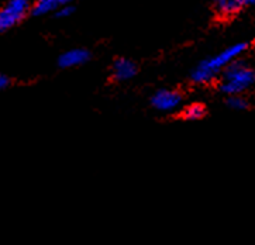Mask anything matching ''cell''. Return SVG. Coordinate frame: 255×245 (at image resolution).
Returning a JSON list of instances; mask_svg holds the SVG:
<instances>
[{"instance_id":"cell-10","label":"cell","mask_w":255,"mask_h":245,"mask_svg":"<svg viewBox=\"0 0 255 245\" xmlns=\"http://www.w3.org/2000/svg\"><path fill=\"white\" fill-rule=\"evenodd\" d=\"M227 105L230 109L233 110H246L248 107L247 100L244 98H240L239 95H234V96H231L229 99V102H227Z\"/></svg>"},{"instance_id":"cell-5","label":"cell","mask_w":255,"mask_h":245,"mask_svg":"<svg viewBox=\"0 0 255 245\" xmlns=\"http://www.w3.org/2000/svg\"><path fill=\"white\" fill-rule=\"evenodd\" d=\"M89 58H91V55H89V52L86 49H71V51L64 52L59 57V66H62V68H74V66L83 65L85 62H88Z\"/></svg>"},{"instance_id":"cell-13","label":"cell","mask_w":255,"mask_h":245,"mask_svg":"<svg viewBox=\"0 0 255 245\" xmlns=\"http://www.w3.org/2000/svg\"><path fill=\"white\" fill-rule=\"evenodd\" d=\"M243 4H255V0H241Z\"/></svg>"},{"instance_id":"cell-4","label":"cell","mask_w":255,"mask_h":245,"mask_svg":"<svg viewBox=\"0 0 255 245\" xmlns=\"http://www.w3.org/2000/svg\"><path fill=\"white\" fill-rule=\"evenodd\" d=\"M181 105V95L173 90H159L152 96V106L161 112H172Z\"/></svg>"},{"instance_id":"cell-2","label":"cell","mask_w":255,"mask_h":245,"mask_svg":"<svg viewBox=\"0 0 255 245\" xmlns=\"http://www.w3.org/2000/svg\"><path fill=\"white\" fill-rule=\"evenodd\" d=\"M255 81V72L244 65L243 62L239 61H233L230 65L224 68V74H223V81L220 83V89L230 95H240L241 92L248 89Z\"/></svg>"},{"instance_id":"cell-7","label":"cell","mask_w":255,"mask_h":245,"mask_svg":"<svg viewBox=\"0 0 255 245\" xmlns=\"http://www.w3.org/2000/svg\"><path fill=\"white\" fill-rule=\"evenodd\" d=\"M59 7H61L59 0H35L31 10L34 16H44L52 11H57Z\"/></svg>"},{"instance_id":"cell-9","label":"cell","mask_w":255,"mask_h":245,"mask_svg":"<svg viewBox=\"0 0 255 245\" xmlns=\"http://www.w3.org/2000/svg\"><path fill=\"white\" fill-rule=\"evenodd\" d=\"M203 116H205V107L202 105H192L183 112V117L186 120H199Z\"/></svg>"},{"instance_id":"cell-15","label":"cell","mask_w":255,"mask_h":245,"mask_svg":"<svg viewBox=\"0 0 255 245\" xmlns=\"http://www.w3.org/2000/svg\"><path fill=\"white\" fill-rule=\"evenodd\" d=\"M239 1H240V3H241V4H243V1H241V0H239Z\"/></svg>"},{"instance_id":"cell-14","label":"cell","mask_w":255,"mask_h":245,"mask_svg":"<svg viewBox=\"0 0 255 245\" xmlns=\"http://www.w3.org/2000/svg\"><path fill=\"white\" fill-rule=\"evenodd\" d=\"M72 0H59V3H61V6H64V4H68V3H71Z\"/></svg>"},{"instance_id":"cell-8","label":"cell","mask_w":255,"mask_h":245,"mask_svg":"<svg viewBox=\"0 0 255 245\" xmlns=\"http://www.w3.org/2000/svg\"><path fill=\"white\" fill-rule=\"evenodd\" d=\"M216 7L222 14H233L241 7V3L239 0H216Z\"/></svg>"},{"instance_id":"cell-6","label":"cell","mask_w":255,"mask_h":245,"mask_svg":"<svg viewBox=\"0 0 255 245\" xmlns=\"http://www.w3.org/2000/svg\"><path fill=\"white\" fill-rule=\"evenodd\" d=\"M135 74H137V66L130 59L120 58V59L116 61L115 65H113V75H115V78L117 81L131 79Z\"/></svg>"},{"instance_id":"cell-12","label":"cell","mask_w":255,"mask_h":245,"mask_svg":"<svg viewBox=\"0 0 255 245\" xmlns=\"http://www.w3.org/2000/svg\"><path fill=\"white\" fill-rule=\"evenodd\" d=\"M8 83H10V81H8L7 78H6L4 75L0 74V90L6 89V88L8 86Z\"/></svg>"},{"instance_id":"cell-11","label":"cell","mask_w":255,"mask_h":245,"mask_svg":"<svg viewBox=\"0 0 255 245\" xmlns=\"http://www.w3.org/2000/svg\"><path fill=\"white\" fill-rule=\"evenodd\" d=\"M72 13H74V7H71V6H68V4H64V6H61V7L57 10L58 17H68L71 16Z\"/></svg>"},{"instance_id":"cell-1","label":"cell","mask_w":255,"mask_h":245,"mask_svg":"<svg viewBox=\"0 0 255 245\" xmlns=\"http://www.w3.org/2000/svg\"><path fill=\"white\" fill-rule=\"evenodd\" d=\"M246 48H247L246 44H236V45H231L230 48L224 49L219 55L203 61L192 74L193 82L206 83V82L213 81L219 72L223 71L226 66L230 65L233 61H236L246 51Z\"/></svg>"},{"instance_id":"cell-3","label":"cell","mask_w":255,"mask_h":245,"mask_svg":"<svg viewBox=\"0 0 255 245\" xmlns=\"http://www.w3.org/2000/svg\"><path fill=\"white\" fill-rule=\"evenodd\" d=\"M31 8L30 0H8L0 10V31H6L20 23Z\"/></svg>"}]
</instances>
